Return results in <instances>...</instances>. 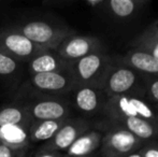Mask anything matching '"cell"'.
<instances>
[{"label":"cell","instance_id":"19","mask_svg":"<svg viewBox=\"0 0 158 157\" xmlns=\"http://www.w3.org/2000/svg\"><path fill=\"white\" fill-rule=\"evenodd\" d=\"M145 2L142 0H104L101 9L115 19H126L135 14Z\"/></svg>","mask_w":158,"mask_h":157},{"label":"cell","instance_id":"25","mask_svg":"<svg viewBox=\"0 0 158 157\" xmlns=\"http://www.w3.org/2000/svg\"><path fill=\"white\" fill-rule=\"evenodd\" d=\"M148 94L153 101L158 103V79H154L148 82Z\"/></svg>","mask_w":158,"mask_h":157},{"label":"cell","instance_id":"20","mask_svg":"<svg viewBox=\"0 0 158 157\" xmlns=\"http://www.w3.org/2000/svg\"><path fill=\"white\" fill-rule=\"evenodd\" d=\"M22 65L19 60L0 52V79L9 82L17 80L22 73Z\"/></svg>","mask_w":158,"mask_h":157},{"label":"cell","instance_id":"28","mask_svg":"<svg viewBox=\"0 0 158 157\" xmlns=\"http://www.w3.org/2000/svg\"><path fill=\"white\" fill-rule=\"evenodd\" d=\"M9 4H10V2H8V1H1V0H0V13H1L3 10H6V9L8 8Z\"/></svg>","mask_w":158,"mask_h":157},{"label":"cell","instance_id":"6","mask_svg":"<svg viewBox=\"0 0 158 157\" xmlns=\"http://www.w3.org/2000/svg\"><path fill=\"white\" fill-rule=\"evenodd\" d=\"M29 84L33 92L52 97H63L77 86L71 70L33 74L29 76Z\"/></svg>","mask_w":158,"mask_h":157},{"label":"cell","instance_id":"29","mask_svg":"<svg viewBox=\"0 0 158 157\" xmlns=\"http://www.w3.org/2000/svg\"><path fill=\"white\" fill-rule=\"evenodd\" d=\"M126 157H142V156H141V154L139 153V151H137V152H133V153H131L130 155H128Z\"/></svg>","mask_w":158,"mask_h":157},{"label":"cell","instance_id":"21","mask_svg":"<svg viewBox=\"0 0 158 157\" xmlns=\"http://www.w3.org/2000/svg\"><path fill=\"white\" fill-rule=\"evenodd\" d=\"M133 48H139V50L145 51V52L150 53L151 55L155 57L158 60V42L154 40L141 38L138 36L137 38L132 41Z\"/></svg>","mask_w":158,"mask_h":157},{"label":"cell","instance_id":"23","mask_svg":"<svg viewBox=\"0 0 158 157\" xmlns=\"http://www.w3.org/2000/svg\"><path fill=\"white\" fill-rule=\"evenodd\" d=\"M141 38L154 40V41L158 42V21L155 23H153L152 25H150L141 35H139Z\"/></svg>","mask_w":158,"mask_h":157},{"label":"cell","instance_id":"22","mask_svg":"<svg viewBox=\"0 0 158 157\" xmlns=\"http://www.w3.org/2000/svg\"><path fill=\"white\" fill-rule=\"evenodd\" d=\"M27 151H19L11 149L6 144L0 142V157H26Z\"/></svg>","mask_w":158,"mask_h":157},{"label":"cell","instance_id":"26","mask_svg":"<svg viewBox=\"0 0 158 157\" xmlns=\"http://www.w3.org/2000/svg\"><path fill=\"white\" fill-rule=\"evenodd\" d=\"M64 155L60 152H51V151H38L30 157H64Z\"/></svg>","mask_w":158,"mask_h":157},{"label":"cell","instance_id":"3","mask_svg":"<svg viewBox=\"0 0 158 157\" xmlns=\"http://www.w3.org/2000/svg\"><path fill=\"white\" fill-rule=\"evenodd\" d=\"M111 65L110 57L103 51H97L71 65V72L77 85H93L100 88L104 74Z\"/></svg>","mask_w":158,"mask_h":157},{"label":"cell","instance_id":"16","mask_svg":"<svg viewBox=\"0 0 158 157\" xmlns=\"http://www.w3.org/2000/svg\"><path fill=\"white\" fill-rule=\"evenodd\" d=\"M102 140L101 131L97 129H89L80 136L70 147L64 151L68 157H85L90 156L94 151L100 147Z\"/></svg>","mask_w":158,"mask_h":157},{"label":"cell","instance_id":"17","mask_svg":"<svg viewBox=\"0 0 158 157\" xmlns=\"http://www.w3.org/2000/svg\"><path fill=\"white\" fill-rule=\"evenodd\" d=\"M66 119L56 121H33L29 126V138L31 143L48 142L57 134Z\"/></svg>","mask_w":158,"mask_h":157},{"label":"cell","instance_id":"10","mask_svg":"<svg viewBox=\"0 0 158 157\" xmlns=\"http://www.w3.org/2000/svg\"><path fill=\"white\" fill-rule=\"evenodd\" d=\"M101 50L102 43L97 37L80 36V35L70 36L55 48V51L64 60L71 64Z\"/></svg>","mask_w":158,"mask_h":157},{"label":"cell","instance_id":"14","mask_svg":"<svg viewBox=\"0 0 158 157\" xmlns=\"http://www.w3.org/2000/svg\"><path fill=\"white\" fill-rule=\"evenodd\" d=\"M121 64L135 71L158 76V60L153 55L139 48H132L121 57Z\"/></svg>","mask_w":158,"mask_h":157},{"label":"cell","instance_id":"18","mask_svg":"<svg viewBox=\"0 0 158 157\" xmlns=\"http://www.w3.org/2000/svg\"><path fill=\"white\" fill-rule=\"evenodd\" d=\"M32 119L21 101L0 108V127L6 125H23L29 127Z\"/></svg>","mask_w":158,"mask_h":157},{"label":"cell","instance_id":"4","mask_svg":"<svg viewBox=\"0 0 158 157\" xmlns=\"http://www.w3.org/2000/svg\"><path fill=\"white\" fill-rule=\"evenodd\" d=\"M35 96L21 102L33 121H56L70 118V105L63 97H52L35 93Z\"/></svg>","mask_w":158,"mask_h":157},{"label":"cell","instance_id":"11","mask_svg":"<svg viewBox=\"0 0 158 157\" xmlns=\"http://www.w3.org/2000/svg\"><path fill=\"white\" fill-rule=\"evenodd\" d=\"M29 76L48 72H59L71 70L72 64L64 60L55 50L42 48L27 64Z\"/></svg>","mask_w":158,"mask_h":157},{"label":"cell","instance_id":"1","mask_svg":"<svg viewBox=\"0 0 158 157\" xmlns=\"http://www.w3.org/2000/svg\"><path fill=\"white\" fill-rule=\"evenodd\" d=\"M23 35L43 48L55 50L64 40L75 35V31L52 14H40L19 17L2 26Z\"/></svg>","mask_w":158,"mask_h":157},{"label":"cell","instance_id":"27","mask_svg":"<svg viewBox=\"0 0 158 157\" xmlns=\"http://www.w3.org/2000/svg\"><path fill=\"white\" fill-rule=\"evenodd\" d=\"M103 3H104V0H87V1H85L86 6L92 9H99V8L101 9Z\"/></svg>","mask_w":158,"mask_h":157},{"label":"cell","instance_id":"5","mask_svg":"<svg viewBox=\"0 0 158 157\" xmlns=\"http://www.w3.org/2000/svg\"><path fill=\"white\" fill-rule=\"evenodd\" d=\"M144 143L124 128L110 124L102 134L101 155L102 157H126L141 149Z\"/></svg>","mask_w":158,"mask_h":157},{"label":"cell","instance_id":"24","mask_svg":"<svg viewBox=\"0 0 158 157\" xmlns=\"http://www.w3.org/2000/svg\"><path fill=\"white\" fill-rule=\"evenodd\" d=\"M142 157H158V143H150L139 150Z\"/></svg>","mask_w":158,"mask_h":157},{"label":"cell","instance_id":"12","mask_svg":"<svg viewBox=\"0 0 158 157\" xmlns=\"http://www.w3.org/2000/svg\"><path fill=\"white\" fill-rule=\"evenodd\" d=\"M73 102L82 113L93 115L103 108L106 100H103V93L99 87L93 85H77L72 90Z\"/></svg>","mask_w":158,"mask_h":157},{"label":"cell","instance_id":"8","mask_svg":"<svg viewBox=\"0 0 158 157\" xmlns=\"http://www.w3.org/2000/svg\"><path fill=\"white\" fill-rule=\"evenodd\" d=\"M43 48L37 45L23 35L0 27V52L22 64H27Z\"/></svg>","mask_w":158,"mask_h":157},{"label":"cell","instance_id":"30","mask_svg":"<svg viewBox=\"0 0 158 157\" xmlns=\"http://www.w3.org/2000/svg\"><path fill=\"white\" fill-rule=\"evenodd\" d=\"M64 157H68V156H66V155H64ZM85 157H92V156H85Z\"/></svg>","mask_w":158,"mask_h":157},{"label":"cell","instance_id":"9","mask_svg":"<svg viewBox=\"0 0 158 157\" xmlns=\"http://www.w3.org/2000/svg\"><path fill=\"white\" fill-rule=\"evenodd\" d=\"M90 129V125L87 121L83 118H69L61 126L57 134L45 142L40 151H51V152H63L71 147L73 142L80 136Z\"/></svg>","mask_w":158,"mask_h":157},{"label":"cell","instance_id":"15","mask_svg":"<svg viewBox=\"0 0 158 157\" xmlns=\"http://www.w3.org/2000/svg\"><path fill=\"white\" fill-rule=\"evenodd\" d=\"M0 142L11 149L28 152L31 144L29 138V127L23 125L1 126Z\"/></svg>","mask_w":158,"mask_h":157},{"label":"cell","instance_id":"7","mask_svg":"<svg viewBox=\"0 0 158 157\" xmlns=\"http://www.w3.org/2000/svg\"><path fill=\"white\" fill-rule=\"evenodd\" d=\"M137 82L138 74L131 68L124 65H110L100 84V89L108 99L127 95L137 85Z\"/></svg>","mask_w":158,"mask_h":157},{"label":"cell","instance_id":"2","mask_svg":"<svg viewBox=\"0 0 158 157\" xmlns=\"http://www.w3.org/2000/svg\"><path fill=\"white\" fill-rule=\"evenodd\" d=\"M102 110L108 116V119L133 118L158 124V114L156 111L143 99L129 95H121L108 98Z\"/></svg>","mask_w":158,"mask_h":157},{"label":"cell","instance_id":"13","mask_svg":"<svg viewBox=\"0 0 158 157\" xmlns=\"http://www.w3.org/2000/svg\"><path fill=\"white\" fill-rule=\"evenodd\" d=\"M109 123L124 128L127 131L131 132L133 136L142 141H148L153 138L158 137V124L142 118H121L108 119Z\"/></svg>","mask_w":158,"mask_h":157}]
</instances>
